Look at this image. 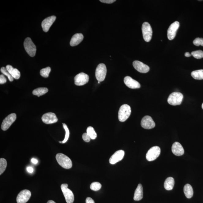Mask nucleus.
I'll use <instances>...</instances> for the list:
<instances>
[{"label": "nucleus", "mask_w": 203, "mask_h": 203, "mask_svg": "<svg viewBox=\"0 0 203 203\" xmlns=\"http://www.w3.org/2000/svg\"><path fill=\"white\" fill-rule=\"evenodd\" d=\"M56 160L57 162L62 167L65 169H70L72 167V163L70 158L62 153H58L56 155Z\"/></svg>", "instance_id": "obj_1"}, {"label": "nucleus", "mask_w": 203, "mask_h": 203, "mask_svg": "<svg viewBox=\"0 0 203 203\" xmlns=\"http://www.w3.org/2000/svg\"><path fill=\"white\" fill-rule=\"evenodd\" d=\"M131 107L127 104H124L120 107L118 113V118L121 122H124L128 119L131 115Z\"/></svg>", "instance_id": "obj_2"}, {"label": "nucleus", "mask_w": 203, "mask_h": 203, "mask_svg": "<svg viewBox=\"0 0 203 203\" xmlns=\"http://www.w3.org/2000/svg\"><path fill=\"white\" fill-rule=\"evenodd\" d=\"M183 97L182 94L179 92H173L168 97V103L173 106L180 105L182 103Z\"/></svg>", "instance_id": "obj_3"}, {"label": "nucleus", "mask_w": 203, "mask_h": 203, "mask_svg": "<svg viewBox=\"0 0 203 203\" xmlns=\"http://www.w3.org/2000/svg\"><path fill=\"white\" fill-rule=\"evenodd\" d=\"M24 47L26 52L31 57H34L36 55V47L30 38L27 37L24 42Z\"/></svg>", "instance_id": "obj_4"}, {"label": "nucleus", "mask_w": 203, "mask_h": 203, "mask_svg": "<svg viewBox=\"0 0 203 203\" xmlns=\"http://www.w3.org/2000/svg\"><path fill=\"white\" fill-rule=\"evenodd\" d=\"M143 39L146 42L151 41L152 36V30L149 23L145 22L142 26Z\"/></svg>", "instance_id": "obj_5"}, {"label": "nucleus", "mask_w": 203, "mask_h": 203, "mask_svg": "<svg viewBox=\"0 0 203 203\" xmlns=\"http://www.w3.org/2000/svg\"><path fill=\"white\" fill-rule=\"evenodd\" d=\"M107 72V68L105 64L103 63L99 64L95 72L96 77L98 81L102 82L105 80Z\"/></svg>", "instance_id": "obj_6"}, {"label": "nucleus", "mask_w": 203, "mask_h": 203, "mask_svg": "<svg viewBox=\"0 0 203 203\" xmlns=\"http://www.w3.org/2000/svg\"><path fill=\"white\" fill-rule=\"evenodd\" d=\"M68 184H62L61 185V189L63 193L66 202L67 203H73L74 201V196L72 191L68 188Z\"/></svg>", "instance_id": "obj_7"}, {"label": "nucleus", "mask_w": 203, "mask_h": 203, "mask_svg": "<svg viewBox=\"0 0 203 203\" xmlns=\"http://www.w3.org/2000/svg\"><path fill=\"white\" fill-rule=\"evenodd\" d=\"M160 153L161 149L159 147H152L148 150L146 153V159L149 161H154L159 156Z\"/></svg>", "instance_id": "obj_8"}, {"label": "nucleus", "mask_w": 203, "mask_h": 203, "mask_svg": "<svg viewBox=\"0 0 203 203\" xmlns=\"http://www.w3.org/2000/svg\"><path fill=\"white\" fill-rule=\"evenodd\" d=\"M17 116L15 113H12L5 118L1 125V128L3 131L9 129L12 124L15 121Z\"/></svg>", "instance_id": "obj_9"}, {"label": "nucleus", "mask_w": 203, "mask_h": 203, "mask_svg": "<svg viewBox=\"0 0 203 203\" xmlns=\"http://www.w3.org/2000/svg\"><path fill=\"white\" fill-rule=\"evenodd\" d=\"M89 77L87 74L82 72L77 74L74 78L75 84L77 86H82L88 83Z\"/></svg>", "instance_id": "obj_10"}, {"label": "nucleus", "mask_w": 203, "mask_h": 203, "mask_svg": "<svg viewBox=\"0 0 203 203\" xmlns=\"http://www.w3.org/2000/svg\"><path fill=\"white\" fill-rule=\"evenodd\" d=\"M141 125L143 128L150 130L154 128L156 124L151 116L146 115L142 119Z\"/></svg>", "instance_id": "obj_11"}, {"label": "nucleus", "mask_w": 203, "mask_h": 203, "mask_svg": "<svg viewBox=\"0 0 203 203\" xmlns=\"http://www.w3.org/2000/svg\"><path fill=\"white\" fill-rule=\"evenodd\" d=\"M179 25V23L178 21H175L170 25L167 31V37L169 40H173L175 37Z\"/></svg>", "instance_id": "obj_12"}, {"label": "nucleus", "mask_w": 203, "mask_h": 203, "mask_svg": "<svg viewBox=\"0 0 203 203\" xmlns=\"http://www.w3.org/2000/svg\"><path fill=\"white\" fill-rule=\"evenodd\" d=\"M31 191L28 190H24L18 194L16 199L17 203H26L29 200L31 196Z\"/></svg>", "instance_id": "obj_13"}, {"label": "nucleus", "mask_w": 203, "mask_h": 203, "mask_svg": "<svg viewBox=\"0 0 203 203\" xmlns=\"http://www.w3.org/2000/svg\"><path fill=\"white\" fill-rule=\"evenodd\" d=\"M42 119L43 122L47 124L55 123L58 120L55 114L51 112L44 114L42 117Z\"/></svg>", "instance_id": "obj_14"}, {"label": "nucleus", "mask_w": 203, "mask_h": 203, "mask_svg": "<svg viewBox=\"0 0 203 203\" xmlns=\"http://www.w3.org/2000/svg\"><path fill=\"white\" fill-rule=\"evenodd\" d=\"M56 19V16H50L44 19L42 23L43 31L44 32H47Z\"/></svg>", "instance_id": "obj_15"}, {"label": "nucleus", "mask_w": 203, "mask_h": 203, "mask_svg": "<svg viewBox=\"0 0 203 203\" xmlns=\"http://www.w3.org/2000/svg\"><path fill=\"white\" fill-rule=\"evenodd\" d=\"M134 68L141 73H146L149 71L150 68L148 66L138 61H135L133 62Z\"/></svg>", "instance_id": "obj_16"}, {"label": "nucleus", "mask_w": 203, "mask_h": 203, "mask_svg": "<svg viewBox=\"0 0 203 203\" xmlns=\"http://www.w3.org/2000/svg\"><path fill=\"white\" fill-rule=\"evenodd\" d=\"M125 155V152L123 150H120L114 153L109 160L111 164H115L123 159Z\"/></svg>", "instance_id": "obj_17"}, {"label": "nucleus", "mask_w": 203, "mask_h": 203, "mask_svg": "<svg viewBox=\"0 0 203 203\" xmlns=\"http://www.w3.org/2000/svg\"><path fill=\"white\" fill-rule=\"evenodd\" d=\"M124 82L125 85L130 88H139L141 87L139 82L130 77H125L124 79Z\"/></svg>", "instance_id": "obj_18"}, {"label": "nucleus", "mask_w": 203, "mask_h": 203, "mask_svg": "<svg viewBox=\"0 0 203 203\" xmlns=\"http://www.w3.org/2000/svg\"><path fill=\"white\" fill-rule=\"evenodd\" d=\"M171 150L175 156H180L184 154V151L182 145L178 142H175L173 144Z\"/></svg>", "instance_id": "obj_19"}, {"label": "nucleus", "mask_w": 203, "mask_h": 203, "mask_svg": "<svg viewBox=\"0 0 203 203\" xmlns=\"http://www.w3.org/2000/svg\"><path fill=\"white\" fill-rule=\"evenodd\" d=\"M84 39V36L81 33L74 35L70 42V45L72 47H75L82 42Z\"/></svg>", "instance_id": "obj_20"}, {"label": "nucleus", "mask_w": 203, "mask_h": 203, "mask_svg": "<svg viewBox=\"0 0 203 203\" xmlns=\"http://www.w3.org/2000/svg\"><path fill=\"white\" fill-rule=\"evenodd\" d=\"M6 69L13 77V78L18 80L21 77V73L17 69L14 68L12 66L8 65L6 66Z\"/></svg>", "instance_id": "obj_21"}, {"label": "nucleus", "mask_w": 203, "mask_h": 203, "mask_svg": "<svg viewBox=\"0 0 203 203\" xmlns=\"http://www.w3.org/2000/svg\"><path fill=\"white\" fill-rule=\"evenodd\" d=\"M143 197V188L141 184L138 185L135 190L133 199L135 201L141 200Z\"/></svg>", "instance_id": "obj_22"}, {"label": "nucleus", "mask_w": 203, "mask_h": 203, "mask_svg": "<svg viewBox=\"0 0 203 203\" xmlns=\"http://www.w3.org/2000/svg\"><path fill=\"white\" fill-rule=\"evenodd\" d=\"M175 180L174 178L169 177L167 178L164 183V187L165 189L167 190H172L174 187Z\"/></svg>", "instance_id": "obj_23"}, {"label": "nucleus", "mask_w": 203, "mask_h": 203, "mask_svg": "<svg viewBox=\"0 0 203 203\" xmlns=\"http://www.w3.org/2000/svg\"><path fill=\"white\" fill-rule=\"evenodd\" d=\"M184 191L185 195L188 199L192 197L194 195V190L190 184H186L184 186Z\"/></svg>", "instance_id": "obj_24"}, {"label": "nucleus", "mask_w": 203, "mask_h": 203, "mask_svg": "<svg viewBox=\"0 0 203 203\" xmlns=\"http://www.w3.org/2000/svg\"><path fill=\"white\" fill-rule=\"evenodd\" d=\"M191 76L197 80H203V70H196L191 72Z\"/></svg>", "instance_id": "obj_25"}, {"label": "nucleus", "mask_w": 203, "mask_h": 203, "mask_svg": "<svg viewBox=\"0 0 203 203\" xmlns=\"http://www.w3.org/2000/svg\"><path fill=\"white\" fill-rule=\"evenodd\" d=\"M48 92V89L45 87H41L35 89L33 91L32 94L37 96H41L47 93Z\"/></svg>", "instance_id": "obj_26"}, {"label": "nucleus", "mask_w": 203, "mask_h": 203, "mask_svg": "<svg viewBox=\"0 0 203 203\" xmlns=\"http://www.w3.org/2000/svg\"><path fill=\"white\" fill-rule=\"evenodd\" d=\"M87 133L90 136L92 140H95L96 138L97 135L93 127L89 126L87 130Z\"/></svg>", "instance_id": "obj_27"}, {"label": "nucleus", "mask_w": 203, "mask_h": 203, "mask_svg": "<svg viewBox=\"0 0 203 203\" xmlns=\"http://www.w3.org/2000/svg\"><path fill=\"white\" fill-rule=\"evenodd\" d=\"M7 161L4 158L0 159V175H1L4 172L7 167Z\"/></svg>", "instance_id": "obj_28"}, {"label": "nucleus", "mask_w": 203, "mask_h": 203, "mask_svg": "<svg viewBox=\"0 0 203 203\" xmlns=\"http://www.w3.org/2000/svg\"><path fill=\"white\" fill-rule=\"evenodd\" d=\"M51 71V68L50 67H47L43 69L40 70V75L44 77H48Z\"/></svg>", "instance_id": "obj_29"}, {"label": "nucleus", "mask_w": 203, "mask_h": 203, "mask_svg": "<svg viewBox=\"0 0 203 203\" xmlns=\"http://www.w3.org/2000/svg\"><path fill=\"white\" fill-rule=\"evenodd\" d=\"M191 55L196 59H201L203 58V51L201 50L193 51L191 53Z\"/></svg>", "instance_id": "obj_30"}, {"label": "nucleus", "mask_w": 203, "mask_h": 203, "mask_svg": "<svg viewBox=\"0 0 203 203\" xmlns=\"http://www.w3.org/2000/svg\"><path fill=\"white\" fill-rule=\"evenodd\" d=\"M90 187L92 190L97 191L100 190L101 189L102 185L100 182H95L92 183Z\"/></svg>", "instance_id": "obj_31"}, {"label": "nucleus", "mask_w": 203, "mask_h": 203, "mask_svg": "<svg viewBox=\"0 0 203 203\" xmlns=\"http://www.w3.org/2000/svg\"><path fill=\"white\" fill-rule=\"evenodd\" d=\"M1 71L3 74V75H6L8 77L10 81L12 82L13 81V77L11 74L8 71L6 68L2 67L1 69Z\"/></svg>", "instance_id": "obj_32"}, {"label": "nucleus", "mask_w": 203, "mask_h": 203, "mask_svg": "<svg viewBox=\"0 0 203 203\" xmlns=\"http://www.w3.org/2000/svg\"><path fill=\"white\" fill-rule=\"evenodd\" d=\"M62 125H63V128L66 131V135L64 140L62 141V143H65L69 139L70 132H69V129L68 128L66 125L65 123H62Z\"/></svg>", "instance_id": "obj_33"}, {"label": "nucleus", "mask_w": 203, "mask_h": 203, "mask_svg": "<svg viewBox=\"0 0 203 203\" xmlns=\"http://www.w3.org/2000/svg\"><path fill=\"white\" fill-rule=\"evenodd\" d=\"M193 43L194 45L199 47L200 45L202 46L203 47V39L200 38H197L195 39H194Z\"/></svg>", "instance_id": "obj_34"}, {"label": "nucleus", "mask_w": 203, "mask_h": 203, "mask_svg": "<svg viewBox=\"0 0 203 203\" xmlns=\"http://www.w3.org/2000/svg\"><path fill=\"white\" fill-rule=\"evenodd\" d=\"M82 139L86 142H89L90 141L91 138L90 137L88 134V133H84L82 136Z\"/></svg>", "instance_id": "obj_35"}, {"label": "nucleus", "mask_w": 203, "mask_h": 203, "mask_svg": "<svg viewBox=\"0 0 203 203\" xmlns=\"http://www.w3.org/2000/svg\"><path fill=\"white\" fill-rule=\"evenodd\" d=\"M6 77H5L4 75L2 74L0 75V84L2 85V84H4L6 83Z\"/></svg>", "instance_id": "obj_36"}, {"label": "nucleus", "mask_w": 203, "mask_h": 203, "mask_svg": "<svg viewBox=\"0 0 203 203\" xmlns=\"http://www.w3.org/2000/svg\"><path fill=\"white\" fill-rule=\"evenodd\" d=\"M100 1L102 3L110 4H112V3L115 2V0H100Z\"/></svg>", "instance_id": "obj_37"}, {"label": "nucleus", "mask_w": 203, "mask_h": 203, "mask_svg": "<svg viewBox=\"0 0 203 203\" xmlns=\"http://www.w3.org/2000/svg\"><path fill=\"white\" fill-rule=\"evenodd\" d=\"M86 203H95L93 199L90 197H87L86 199Z\"/></svg>", "instance_id": "obj_38"}, {"label": "nucleus", "mask_w": 203, "mask_h": 203, "mask_svg": "<svg viewBox=\"0 0 203 203\" xmlns=\"http://www.w3.org/2000/svg\"><path fill=\"white\" fill-rule=\"evenodd\" d=\"M27 170L28 172L30 173H32L33 172L34 170L31 167H28L27 168Z\"/></svg>", "instance_id": "obj_39"}, {"label": "nucleus", "mask_w": 203, "mask_h": 203, "mask_svg": "<svg viewBox=\"0 0 203 203\" xmlns=\"http://www.w3.org/2000/svg\"><path fill=\"white\" fill-rule=\"evenodd\" d=\"M31 162L33 163H34V164H37L38 162V161L37 160V159H35V158H32L31 159Z\"/></svg>", "instance_id": "obj_40"}, {"label": "nucleus", "mask_w": 203, "mask_h": 203, "mask_svg": "<svg viewBox=\"0 0 203 203\" xmlns=\"http://www.w3.org/2000/svg\"><path fill=\"white\" fill-rule=\"evenodd\" d=\"M191 55V54H190L189 52H186L185 54V56L186 57H190Z\"/></svg>", "instance_id": "obj_41"}, {"label": "nucleus", "mask_w": 203, "mask_h": 203, "mask_svg": "<svg viewBox=\"0 0 203 203\" xmlns=\"http://www.w3.org/2000/svg\"><path fill=\"white\" fill-rule=\"evenodd\" d=\"M47 203H56L55 202H54V201L52 200H50L48 201Z\"/></svg>", "instance_id": "obj_42"}, {"label": "nucleus", "mask_w": 203, "mask_h": 203, "mask_svg": "<svg viewBox=\"0 0 203 203\" xmlns=\"http://www.w3.org/2000/svg\"><path fill=\"white\" fill-rule=\"evenodd\" d=\"M202 108L203 109V103H202Z\"/></svg>", "instance_id": "obj_43"}, {"label": "nucleus", "mask_w": 203, "mask_h": 203, "mask_svg": "<svg viewBox=\"0 0 203 203\" xmlns=\"http://www.w3.org/2000/svg\"><path fill=\"white\" fill-rule=\"evenodd\" d=\"M98 83H99V84H100V81H99V82H98Z\"/></svg>", "instance_id": "obj_44"}]
</instances>
